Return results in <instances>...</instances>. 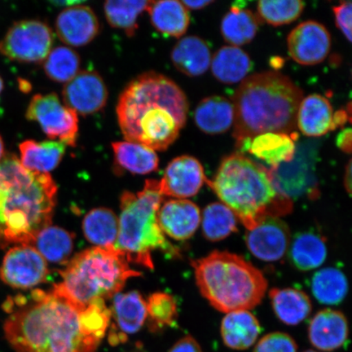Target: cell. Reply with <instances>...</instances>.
<instances>
[{
	"label": "cell",
	"instance_id": "cell-22",
	"mask_svg": "<svg viewBox=\"0 0 352 352\" xmlns=\"http://www.w3.org/2000/svg\"><path fill=\"white\" fill-rule=\"evenodd\" d=\"M333 113L327 98L311 94L302 98L299 104L296 126L307 138H320L333 131Z\"/></svg>",
	"mask_w": 352,
	"mask_h": 352
},
{
	"label": "cell",
	"instance_id": "cell-28",
	"mask_svg": "<svg viewBox=\"0 0 352 352\" xmlns=\"http://www.w3.org/2000/svg\"><path fill=\"white\" fill-rule=\"evenodd\" d=\"M270 297L277 318L290 327L300 324L311 314V299L300 289L275 288L270 290Z\"/></svg>",
	"mask_w": 352,
	"mask_h": 352
},
{
	"label": "cell",
	"instance_id": "cell-10",
	"mask_svg": "<svg viewBox=\"0 0 352 352\" xmlns=\"http://www.w3.org/2000/svg\"><path fill=\"white\" fill-rule=\"evenodd\" d=\"M25 117L37 122L51 140L74 147L78 135V118L74 110L61 102L56 94H37L30 100Z\"/></svg>",
	"mask_w": 352,
	"mask_h": 352
},
{
	"label": "cell",
	"instance_id": "cell-19",
	"mask_svg": "<svg viewBox=\"0 0 352 352\" xmlns=\"http://www.w3.org/2000/svg\"><path fill=\"white\" fill-rule=\"evenodd\" d=\"M294 134L296 132L292 135L267 132L242 140L236 145L240 152H249L274 169L293 160L296 151Z\"/></svg>",
	"mask_w": 352,
	"mask_h": 352
},
{
	"label": "cell",
	"instance_id": "cell-46",
	"mask_svg": "<svg viewBox=\"0 0 352 352\" xmlns=\"http://www.w3.org/2000/svg\"><path fill=\"white\" fill-rule=\"evenodd\" d=\"M184 6L187 8V10H202V8H205L210 6V4L213 3V0H197V1H190V0H187V1H182Z\"/></svg>",
	"mask_w": 352,
	"mask_h": 352
},
{
	"label": "cell",
	"instance_id": "cell-14",
	"mask_svg": "<svg viewBox=\"0 0 352 352\" xmlns=\"http://www.w3.org/2000/svg\"><path fill=\"white\" fill-rule=\"evenodd\" d=\"M292 237L289 228L280 218L270 217L248 230L246 245L254 256L264 262L280 261L287 253Z\"/></svg>",
	"mask_w": 352,
	"mask_h": 352
},
{
	"label": "cell",
	"instance_id": "cell-4",
	"mask_svg": "<svg viewBox=\"0 0 352 352\" xmlns=\"http://www.w3.org/2000/svg\"><path fill=\"white\" fill-rule=\"evenodd\" d=\"M302 100L300 88L283 74L263 72L245 78L232 101L236 144L267 132L294 133Z\"/></svg>",
	"mask_w": 352,
	"mask_h": 352
},
{
	"label": "cell",
	"instance_id": "cell-47",
	"mask_svg": "<svg viewBox=\"0 0 352 352\" xmlns=\"http://www.w3.org/2000/svg\"><path fill=\"white\" fill-rule=\"evenodd\" d=\"M344 184L346 190L351 193V160L349 162L346 167V173L344 176Z\"/></svg>",
	"mask_w": 352,
	"mask_h": 352
},
{
	"label": "cell",
	"instance_id": "cell-8",
	"mask_svg": "<svg viewBox=\"0 0 352 352\" xmlns=\"http://www.w3.org/2000/svg\"><path fill=\"white\" fill-rule=\"evenodd\" d=\"M140 275L114 245L98 246L74 257L60 272L63 281L54 287L72 301L89 305L116 296L127 280Z\"/></svg>",
	"mask_w": 352,
	"mask_h": 352
},
{
	"label": "cell",
	"instance_id": "cell-49",
	"mask_svg": "<svg viewBox=\"0 0 352 352\" xmlns=\"http://www.w3.org/2000/svg\"><path fill=\"white\" fill-rule=\"evenodd\" d=\"M3 81L1 77H0V95H1L3 90Z\"/></svg>",
	"mask_w": 352,
	"mask_h": 352
},
{
	"label": "cell",
	"instance_id": "cell-32",
	"mask_svg": "<svg viewBox=\"0 0 352 352\" xmlns=\"http://www.w3.org/2000/svg\"><path fill=\"white\" fill-rule=\"evenodd\" d=\"M243 7L233 3L231 10L224 16L221 32L224 41L230 46H243L252 42L258 29V17Z\"/></svg>",
	"mask_w": 352,
	"mask_h": 352
},
{
	"label": "cell",
	"instance_id": "cell-44",
	"mask_svg": "<svg viewBox=\"0 0 352 352\" xmlns=\"http://www.w3.org/2000/svg\"><path fill=\"white\" fill-rule=\"evenodd\" d=\"M338 148L346 153H351L352 151V130L351 127L343 129L338 133L336 139Z\"/></svg>",
	"mask_w": 352,
	"mask_h": 352
},
{
	"label": "cell",
	"instance_id": "cell-3",
	"mask_svg": "<svg viewBox=\"0 0 352 352\" xmlns=\"http://www.w3.org/2000/svg\"><path fill=\"white\" fill-rule=\"evenodd\" d=\"M57 187L50 173H33L14 154L0 161V249L33 245L50 226Z\"/></svg>",
	"mask_w": 352,
	"mask_h": 352
},
{
	"label": "cell",
	"instance_id": "cell-45",
	"mask_svg": "<svg viewBox=\"0 0 352 352\" xmlns=\"http://www.w3.org/2000/svg\"><path fill=\"white\" fill-rule=\"evenodd\" d=\"M351 118L347 116L346 110H338L333 113V131L341 127L345 124L347 120L350 121Z\"/></svg>",
	"mask_w": 352,
	"mask_h": 352
},
{
	"label": "cell",
	"instance_id": "cell-25",
	"mask_svg": "<svg viewBox=\"0 0 352 352\" xmlns=\"http://www.w3.org/2000/svg\"><path fill=\"white\" fill-rule=\"evenodd\" d=\"M261 332L258 319L250 311L230 312L222 320L223 343L233 350L250 349L256 342Z\"/></svg>",
	"mask_w": 352,
	"mask_h": 352
},
{
	"label": "cell",
	"instance_id": "cell-23",
	"mask_svg": "<svg viewBox=\"0 0 352 352\" xmlns=\"http://www.w3.org/2000/svg\"><path fill=\"white\" fill-rule=\"evenodd\" d=\"M211 56L206 43L197 36L184 37L176 43L170 54L175 67L190 77L202 76L210 67Z\"/></svg>",
	"mask_w": 352,
	"mask_h": 352
},
{
	"label": "cell",
	"instance_id": "cell-9",
	"mask_svg": "<svg viewBox=\"0 0 352 352\" xmlns=\"http://www.w3.org/2000/svg\"><path fill=\"white\" fill-rule=\"evenodd\" d=\"M54 41V32L46 22L19 21L0 41V54L19 63H38L50 54Z\"/></svg>",
	"mask_w": 352,
	"mask_h": 352
},
{
	"label": "cell",
	"instance_id": "cell-12",
	"mask_svg": "<svg viewBox=\"0 0 352 352\" xmlns=\"http://www.w3.org/2000/svg\"><path fill=\"white\" fill-rule=\"evenodd\" d=\"M63 103L82 116L100 111L108 100V89L102 77L94 70L78 72L65 83L63 91Z\"/></svg>",
	"mask_w": 352,
	"mask_h": 352
},
{
	"label": "cell",
	"instance_id": "cell-33",
	"mask_svg": "<svg viewBox=\"0 0 352 352\" xmlns=\"http://www.w3.org/2000/svg\"><path fill=\"white\" fill-rule=\"evenodd\" d=\"M82 230L92 244L99 248L114 245L118 234V219L111 210L96 208L83 219Z\"/></svg>",
	"mask_w": 352,
	"mask_h": 352
},
{
	"label": "cell",
	"instance_id": "cell-6",
	"mask_svg": "<svg viewBox=\"0 0 352 352\" xmlns=\"http://www.w3.org/2000/svg\"><path fill=\"white\" fill-rule=\"evenodd\" d=\"M192 267L201 296L224 314L252 310L265 296V276L239 255L217 250L192 262Z\"/></svg>",
	"mask_w": 352,
	"mask_h": 352
},
{
	"label": "cell",
	"instance_id": "cell-42",
	"mask_svg": "<svg viewBox=\"0 0 352 352\" xmlns=\"http://www.w3.org/2000/svg\"><path fill=\"white\" fill-rule=\"evenodd\" d=\"M333 11L338 29L344 34L349 42L351 41L352 4L351 1L342 2L340 6L333 7Z\"/></svg>",
	"mask_w": 352,
	"mask_h": 352
},
{
	"label": "cell",
	"instance_id": "cell-48",
	"mask_svg": "<svg viewBox=\"0 0 352 352\" xmlns=\"http://www.w3.org/2000/svg\"><path fill=\"white\" fill-rule=\"evenodd\" d=\"M4 155H6V153H4V143L2 136L0 135V161L2 160Z\"/></svg>",
	"mask_w": 352,
	"mask_h": 352
},
{
	"label": "cell",
	"instance_id": "cell-21",
	"mask_svg": "<svg viewBox=\"0 0 352 352\" xmlns=\"http://www.w3.org/2000/svg\"><path fill=\"white\" fill-rule=\"evenodd\" d=\"M349 327L346 316L333 309L318 312L311 320L308 338L319 351L329 352L340 349L349 338Z\"/></svg>",
	"mask_w": 352,
	"mask_h": 352
},
{
	"label": "cell",
	"instance_id": "cell-13",
	"mask_svg": "<svg viewBox=\"0 0 352 352\" xmlns=\"http://www.w3.org/2000/svg\"><path fill=\"white\" fill-rule=\"evenodd\" d=\"M287 44L289 56L294 61L302 65H315L329 55L331 37L322 24L307 21L290 32Z\"/></svg>",
	"mask_w": 352,
	"mask_h": 352
},
{
	"label": "cell",
	"instance_id": "cell-40",
	"mask_svg": "<svg viewBox=\"0 0 352 352\" xmlns=\"http://www.w3.org/2000/svg\"><path fill=\"white\" fill-rule=\"evenodd\" d=\"M147 316L153 331L164 329L174 324L177 318V305L175 298L166 293H155L149 297Z\"/></svg>",
	"mask_w": 352,
	"mask_h": 352
},
{
	"label": "cell",
	"instance_id": "cell-1",
	"mask_svg": "<svg viewBox=\"0 0 352 352\" xmlns=\"http://www.w3.org/2000/svg\"><path fill=\"white\" fill-rule=\"evenodd\" d=\"M3 324L16 352H96L111 315L104 301L79 305L54 287L8 299Z\"/></svg>",
	"mask_w": 352,
	"mask_h": 352
},
{
	"label": "cell",
	"instance_id": "cell-31",
	"mask_svg": "<svg viewBox=\"0 0 352 352\" xmlns=\"http://www.w3.org/2000/svg\"><path fill=\"white\" fill-rule=\"evenodd\" d=\"M116 164L129 173L146 175L158 168L160 160L153 149L130 142L112 143Z\"/></svg>",
	"mask_w": 352,
	"mask_h": 352
},
{
	"label": "cell",
	"instance_id": "cell-7",
	"mask_svg": "<svg viewBox=\"0 0 352 352\" xmlns=\"http://www.w3.org/2000/svg\"><path fill=\"white\" fill-rule=\"evenodd\" d=\"M164 196L160 182L147 179L142 191H125L121 197L117 250L127 262L153 268L152 253L160 250L170 257H179L177 248L166 239L157 222V212Z\"/></svg>",
	"mask_w": 352,
	"mask_h": 352
},
{
	"label": "cell",
	"instance_id": "cell-36",
	"mask_svg": "<svg viewBox=\"0 0 352 352\" xmlns=\"http://www.w3.org/2000/svg\"><path fill=\"white\" fill-rule=\"evenodd\" d=\"M202 233L206 240L217 242L226 239L237 230V218L222 202H213L202 213Z\"/></svg>",
	"mask_w": 352,
	"mask_h": 352
},
{
	"label": "cell",
	"instance_id": "cell-43",
	"mask_svg": "<svg viewBox=\"0 0 352 352\" xmlns=\"http://www.w3.org/2000/svg\"><path fill=\"white\" fill-rule=\"evenodd\" d=\"M169 352H204V351L195 338L186 336L176 342Z\"/></svg>",
	"mask_w": 352,
	"mask_h": 352
},
{
	"label": "cell",
	"instance_id": "cell-39",
	"mask_svg": "<svg viewBox=\"0 0 352 352\" xmlns=\"http://www.w3.org/2000/svg\"><path fill=\"white\" fill-rule=\"evenodd\" d=\"M257 8L261 20L280 26L296 21L302 14L305 3L298 0H263L258 3Z\"/></svg>",
	"mask_w": 352,
	"mask_h": 352
},
{
	"label": "cell",
	"instance_id": "cell-38",
	"mask_svg": "<svg viewBox=\"0 0 352 352\" xmlns=\"http://www.w3.org/2000/svg\"><path fill=\"white\" fill-rule=\"evenodd\" d=\"M151 1H107L104 3L105 17L112 28L123 30L129 37L138 28V17L147 10Z\"/></svg>",
	"mask_w": 352,
	"mask_h": 352
},
{
	"label": "cell",
	"instance_id": "cell-35",
	"mask_svg": "<svg viewBox=\"0 0 352 352\" xmlns=\"http://www.w3.org/2000/svg\"><path fill=\"white\" fill-rule=\"evenodd\" d=\"M34 245L45 261L63 264L72 253L74 235L63 228L50 226L38 233Z\"/></svg>",
	"mask_w": 352,
	"mask_h": 352
},
{
	"label": "cell",
	"instance_id": "cell-24",
	"mask_svg": "<svg viewBox=\"0 0 352 352\" xmlns=\"http://www.w3.org/2000/svg\"><path fill=\"white\" fill-rule=\"evenodd\" d=\"M195 120L198 129L206 134L224 133L234 124V105L223 96H210L198 104Z\"/></svg>",
	"mask_w": 352,
	"mask_h": 352
},
{
	"label": "cell",
	"instance_id": "cell-18",
	"mask_svg": "<svg viewBox=\"0 0 352 352\" xmlns=\"http://www.w3.org/2000/svg\"><path fill=\"white\" fill-rule=\"evenodd\" d=\"M198 206L186 199L166 201L157 212L162 232L176 241H186L195 234L201 223Z\"/></svg>",
	"mask_w": 352,
	"mask_h": 352
},
{
	"label": "cell",
	"instance_id": "cell-26",
	"mask_svg": "<svg viewBox=\"0 0 352 352\" xmlns=\"http://www.w3.org/2000/svg\"><path fill=\"white\" fill-rule=\"evenodd\" d=\"M66 145L56 140H25L19 145L21 164L30 171L48 173L60 164Z\"/></svg>",
	"mask_w": 352,
	"mask_h": 352
},
{
	"label": "cell",
	"instance_id": "cell-16",
	"mask_svg": "<svg viewBox=\"0 0 352 352\" xmlns=\"http://www.w3.org/2000/svg\"><path fill=\"white\" fill-rule=\"evenodd\" d=\"M110 315L114 322L109 341L112 345L120 344L142 328L147 318V303L138 292L116 294Z\"/></svg>",
	"mask_w": 352,
	"mask_h": 352
},
{
	"label": "cell",
	"instance_id": "cell-50",
	"mask_svg": "<svg viewBox=\"0 0 352 352\" xmlns=\"http://www.w3.org/2000/svg\"><path fill=\"white\" fill-rule=\"evenodd\" d=\"M302 352H321V351H314V350H307V351H302Z\"/></svg>",
	"mask_w": 352,
	"mask_h": 352
},
{
	"label": "cell",
	"instance_id": "cell-20",
	"mask_svg": "<svg viewBox=\"0 0 352 352\" xmlns=\"http://www.w3.org/2000/svg\"><path fill=\"white\" fill-rule=\"evenodd\" d=\"M294 154L292 162L280 165L274 169H270V173L272 182L279 192L292 199L305 195H314L315 177L314 175V162H310L309 157L303 158Z\"/></svg>",
	"mask_w": 352,
	"mask_h": 352
},
{
	"label": "cell",
	"instance_id": "cell-2",
	"mask_svg": "<svg viewBox=\"0 0 352 352\" xmlns=\"http://www.w3.org/2000/svg\"><path fill=\"white\" fill-rule=\"evenodd\" d=\"M188 102L176 83L147 72L131 80L118 99V125L126 142L165 151L186 124Z\"/></svg>",
	"mask_w": 352,
	"mask_h": 352
},
{
	"label": "cell",
	"instance_id": "cell-5",
	"mask_svg": "<svg viewBox=\"0 0 352 352\" xmlns=\"http://www.w3.org/2000/svg\"><path fill=\"white\" fill-rule=\"evenodd\" d=\"M208 186L246 230L292 212L293 201L276 188L270 170L241 153L224 157Z\"/></svg>",
	"mask_w": 352,
	"mask_h": 352
},
{
	"label": "cell",
	"instance_id": "cell-11",
	"mask_svg": "<svg viewBox=\"0 0 352 352\" xmlns=\"http://www.w3.org/2000/svg\"><path fill=\"white\" fill-rule=\"evenodd\" d=\"M47 264L33 245H16L7 252L0 267V279L12 288L26 289L43 283Z\"/></svg>",
	"mask_w": 352,
	"mask_h": 352
},
{
	"label": "cell",
	"instance_id": "cell-15",
	"mask_svg": "<svg viewBox=\"0 0 352 352\" xmlns=\"http://www.w3.org/2000/svg\"><path fill=\"white\" fill-rule=\"evenodd\" d=\"M208 182L204 166L197 158L179 156L166 166L160 182V191L162 196L186 199L197 195Z\"/></svg>",
	"mask_w": 352,
	"mask_h": 352
},
{
	"label": "cell",
	"instance_id": "cell-37",
	"mask_svg": "<svg viewBox=\"0 0 352 352\" xmlns=\"http://www.w3.org/2000/svg\"><path fill=\"white\" fill-rule=\"evenodd\" d=\"M80 61V57L72 48L56 47L43 60L44 72L51 80L66 83L78 74Z\"/></svg>",
	"mask_w": 352,
	"mask_h": 352
},
{
	"label": "cell",
	"instance_id": "cell-27",
	"mask_svg": "<svg viewBox=\"0 0 352 352\" xmlns=\"http://www.w3.org/2000/svg\"><path fill=\"white\" fill-rule=\"evenodd\" d=\"M147 11L153 28L167 36L182 37L190 23L187 8L177 0L151 1Z\"/></svg>",
	"mask_w": 352,
	"mask_h": 352
},
{
	"label": "cell",
	"instance_id": "cell-30",
	"mask_svg": "<svg viewBox=\"0 0 352 352\" xmlns=\"http://www.w3.org/2000/svg\"><path fill=\"white\" fill-rule=\"evenodd\" d=\"M290 262L300 271H310L322 265L327 258V246L322 237L311 232L298 233L290 241Z\"/></svg>",
	"mask_w": 352,
	"mask_h": 352
},
{
	"label": "cell",
	"instance_id": "cell-34",
	"mask_svg": "<svg viewBox=\"0 0 352 352\" xmlns=\"http://www.w3.org/2000/svg\"><path fill=\"white\" fill-rule=\"evenodd\" d=\"M311 292L322 305H337L343 301L349 292V281L338 268H323L312 278Z\"/></svg>",
	"mask_w": 352,
	"mask_h": 352
},
{
	"label": "cell",
	"instance_id": "cell-41",
	"mask_svg": "<svg viewBox=\"0 0 352 352\" xmlns=\"http://www.w3.org/2000/svg\"><path fill=\"white\" fill-rule=\"evenodd\" d=\"M254 352H298V346L289 334L276 332L263 337L255 346Z\"/></svg>",
	"mask_w": 352,
	"mask_h": 352
},
{
	"label": "cell",
	"instance_id": "cell-17",
	"mask_svg": "<svg viewBox=\"0 0 352 352\" xmlns=\"http://www.w3.org/2000/svg\"><path fill=\"white\" fill-rule=\"evenodd\" d=\"M55 28L60 41L72 47L87 45L100 32L99 21L94 11L81 4L60 12L56 17Z\"/></svg>",
	"mask_w": 352,
	"mask_h": 352
},
{
	"label": "cell",
	"instance_id": "cell-29",
	"mask_svg": "<svg viewBox=\"0 0 352 352\" xmlns=\"http://www.w3.org/2000/svg\"><path fill=\"white\" fill-rule=\"evenodd\" d=\"M211 72L224 85L242 82L252 69V60L241 48L226 46L220 48L211 58Z\"/></svg>",
	"mask_w": 352,
	"mask_h": 352
}]
</instances>
